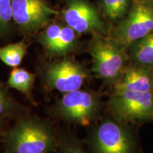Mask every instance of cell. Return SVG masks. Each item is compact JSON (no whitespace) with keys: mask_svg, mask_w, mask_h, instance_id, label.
Listing matches in <instances>:
<instances>
[{"mask_svg":"<svg viewBox=\"0 0 153 153\" xmlns=\"http://www.w3.org/2000/svg\"><path fill=\"white\" fill-rule=\"evenodd\" d=\"M6 153H49L56 151L58 137L48 121L27 116L4 135Z\"/></svg>","mask_w":153,"mask_h":153,"instance_id":"6da1fadb","label":"cell"},{"mask_svg":"<svg viewBox=\"0 0 153 153\" xmlns=\"http://www.w3.org/2000/svg\"><path fill=\"white\" fill-rule=\"evenodd\" d=\"M125 49L112 38L94 36L89 44V53L95 75L106 83L114 85L127 65Z\"/></svg>","mask_w":153,"mask_h":153,"instance_id":"7a4b0ae2","label":"cell"},{"mask_svg":"<svg viewBox=\"0 0 153 153\" xmlns=\"http://www.w3.org/2000/svg\"><path fill=\"white\" fill-rule=\"evenodd\" d=\"M108 108L115 120L126 123H140L153 120V91L114 90Z\"/></svg>","mask_w":153,"mask_h":153,"instance_id":"3957f363","label":"cell"},{"mask_svg":"<svg viewBox=\"0 0 153 153\" xmlns=\"http://www.w3.org/2000/svg\"><path fill=\"white\" fill-rule=\"evenodd\" d=\"M100 104L97 94L80 89L63 94L53 111L55 116L65 121L87 126L97 118Z\"/></svg>","mask_w":153,"mask_h":153,"instance_id":"277c9868","label":"cell"},{"mask_svg":"<svg viewBox=\"0 0 153 153\" xmlns=\"http://www.w3.org/2000/svg\"><path fill=\"white\" fill-rule=\"evenodd\" d=\"M91 153H137L135 140L125 124L105 120L91 133L88 142Z\"/></svg>","mask_w":153,"mask_h":153,"instance_id":"5b68a950","label":"cell"},{"mask_svg":"<svg viewBox=\"0 0 153 153\" xmlns=\"http://www.w3.org/2000/svg\"><path fill=\"white\" fill-rule=\"evenodd\" d=\"M152 32L153 4L137 1L127 18L115 28L112 38L126 48Z\"/></svg>","mask_w":153,"mask_h":153,"instance_id":"8992f818","label":"cell"},{"mask_svg":"<svg viewBox=\"0 0 153 153\" xmlns=\"http://www.w3.org/2000/svg\"><path fill=\"white\" fill-rule=\"evenodd\" d=\"M88 75L87 70L79 62L64 58L48 65L43 77L48 87L65 94L81 89Z\"/></svg>","mask_w":153,"mask_h":153,"instance_id":"52a82bcc","label":"cell"},{"mask_svg":"<svg viewBox=\"0 0 153 153\" xmlns=\"http://www.w3.org/2000/svg\"><path fill=\"white\" fill-rule=\"evenodd\" d=\"M13 20L25 33H33L46 27L58 11L44 0H11Z\"/></svg>","mask_w":153,"mask_h":153,"instance_id":"ba28073f","label":"cell"},{"mask_svg":"<svg viewBox=\"0 0 153 153\" xmlns=\"http://www.w3.org/2000/svg\"><path fill=\"white\" fill-rule=\"evenodd\" d=\"M62 16L66 24L78 33L104 32L99 14L86 0H69Z\"/></svg>","mask_w":153,"mask_h":153,"instance_id":"9c48e42d","label":"cell"},{"mask_svg":"<svg viewBox=\"0 0 153 153\" xmlns=\"http://www.w3.org/2000/svg\"><path fill=\"white\" fill-rule=\"evenodd\" d=\"M76 32L68 25H48L42 32L39 41L48 53L53 56H63L76 47Z\"/></svg>","mask_w":153,"mask_h":153,"instance_id":"30bf717a","label":"cell"},{"mask_svg":"<svg viewBox=\"0 0 153 153\" xmlns=\"http://www.w3.org/2000/svg\"><path fill=\"white\" fill-rule=\"evenodd\" d=\"M114 87V90L153 91V68L135 63L126 65Z\"/></svg>","mask_w":153,"mask_h":153,"instance_id":"8fae6325","label":"cell"},{"mask_svg":"<svg viewBox=\"0 0 153 153\" xmlns=\"http://www.w3.org/2000/svg\"><path fill=\"white\" fill-rule=\"evenodd\" d=\"M129 48L133 63L153 68V32L135 41Z\"/></svg>","mask_w":153,"mask_h":153,"instance_id":"7c38bea8","label":"cell"},{"mask_svg":"<svg viewBox=\"0 0 153 153\" xmlns=\"http://www.w3.org/2000/svg\"><path fill=\"white\" fill-rule=\"evenodd\" d=\"M36 76L24 68H15L10 72L8 85L12 89H16L24 94L30 96L33 89Z\"/></svg>","mask_w":153,"mask_h":153,"instance_id":"4fadbf2b","label":"cell"},{"mask_svg":"<svg viewBox=\"0 0 153 153\" xmlns=\"http://www.w3.org/2000/svg\"><path fill=\"white\" fill-rule=\"evenodd\" d=\"M27 47L24 41L0 47V60L7 65L16 68L26 55Z\"/></svg>","mask_w":153,"mask_h":153,"instance_id":"5bb4252c","label":"cell"},{"mask_svg":"<svg viewBox=\"0 0 153 153\" xmlns=\"http://www.w3.org/2000/svg\"><path fill=\"white\" fill-rule=\"evenodd\" d=\"M21 106L0 85V118H9L20 111Z\"/></svg>","mask_w":153,"mask_h":153,"instance_id":"9a60e30c","label":"cell"},{"mask_svg":"<svg viewBox=\"0 0 153 153\" xmlns=\"http://www.w3.org/2000/svg\"><path fill=\"white\" fill-rule=\"evenodd\" d=\"M57 150L58 153H87L77 139L68 135L58 137Z\"/></svg>","mask_w":153,"mask_h":153,"instance_id":"2e32d148","label":"cell"},{"mask_svg":"<svg viewBox=\"0 0 153 153\" xmlns=\"http://www.w3.org/2000/svg\"><path fill=\"white\" fill-rule=\"evenodd\" d=\"M106 14L111 20L121 18L128 8V0H103Z\"/></svg>","mask_w":153,"mask_h":153,"instance_id":"e0dca14e","label":"cell"},{"mask_svg":"<svg viewBox=\"0 0 153 153\" xmlns=\"http://www.w3.org/2000/svg\"><path fill=\"white\" fill-rule=\"evenodd\" d=\"M12 19L11 0H0V33L8 31Z\"/></svg>","mask_w":153,"mask_h":153,"instance_id":"ac0fdd59","label":"cell"},{"mask_svg":"<svg viewBox=\"0 0 153 153\" xmlns=\"http://www.w3.org/2000/svg\"><path fill=\"white\" fill-rule=\"evenodd\" d=\"M138 1H147V2H149L150 4H153V0H138Z\"/></svg>","mask_w":153,"mask_h":153,"instance_id":"d6986e66","label":"cell"},{"mask_svg":"<svg viewBox=\"0 0 153 153\" xmlns=\"http://www.w3.org/2000/svg\"><path fill=\"white\" fill-rule=\"evenodd\" d=\"M1 118H0V135H1Z\"/></svg>","mask_w":153,"mask_h":153,"instance_id":"ffe728a7","label":"cell"}]
</instances>
